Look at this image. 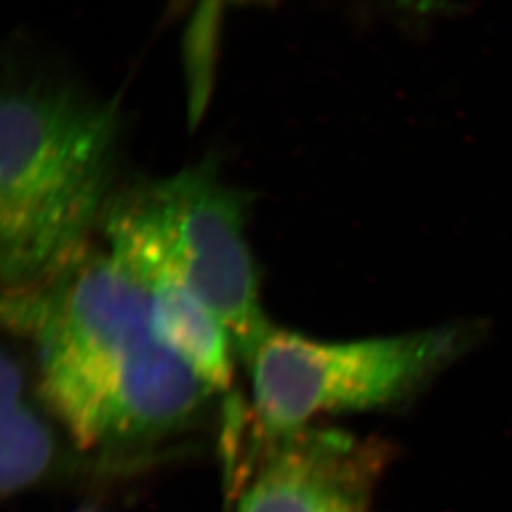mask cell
Instances as JSON below:
<instances>
[{
    "mask_svg": "<svg viewBox=\"0 0 512 512\" xmlns=\"http://www.w3.org/2000/svg\"><path fill=\"white\" fill-rule=\"evenodd\" d=\"M102 224L107 251L121 266L183 282L223 320L246 362L272 325L262 310L239 194L198 166L112 199Z\"/></svg>",
    "mask_w": 512,
    "mask_h": 512,
    "instance_id": "obj_3",
    "label": "cell"
},
{
    "mask_svg": "<svg viewBox=\"0 0 512 512\" xmlns=\"http://www.w3.org/2000/svg\"><path fill=\"white\" fill-rule=\"evenodd\" d=\"M77 512H100L98 509L95 508H80Z\"/></svg>",
    "mask_w": 512,
    "mask_h": 512,
    "instance_id": "obj_8",
    "label": "cell"
},
{
    "mask_svg": "<svg viewBox=\"0 0 512 512\" xmlns=\"http://www.w3.org/2000/svg\"><path fill=\"white\" fill-rule=\"evenodd\" d=\"M464 347L463 330L324 342L271 327L244 362L251 372L259 440L304 430L329 413L405 400Z\"/></svg>",
    "mask_w": 512,
    "mask_h": 512,
    "instance_id": "obj_4",
    "label": "cell"
},
{
    "mask_svg": "<svg viewBox=\"0 0 512 512\" xmlns=\"http://www.w3.org/2000/svg\"><path fill=\"white\" fill-rule=\"evenodd\" d=\"M120 118L67 88L14 87L0 112V274L42 281L85 251L107 214Z\"/></svg>",
    "mask_w": 512,
    "mask_h": 512,
    "instance_id": "obj_2",
    "label": "cell"
},
{
    "mask_svg": "<svg viewBox=\"0 0 512 512\" xmlns=\"http://www.w3.org/2000/svg\"><path fill=\"white\" fill-rule=\"evenodd\" d=\"M2 317L34 343L42 398L82 450L158 441L213 393L161 340L150 295L108 251L88 246L42 281L4 290Z\"/></svg>",
    "mask_w": 512,
    "mask_h": 512,
    "instance_id": "obj_1",
    "label": "cell"
},
{
    "mask_svg": "<svg viewBox=\"0 0 512 512\" xmlns=\"http://www.w3.org/2000/svg\"><path fill=\"white\" fill-rule=\"evenodd\" d=\"M130 272V271H128ZM150 295L151 314L161 340L178 353L213 392L231 387V332L223 320L178 279L163 272H131Z\"/></svg>",
    "mask_w": 512,
    "mask_h": 512,
    "instance_id": "obj_6",
    "label": "cell"
},
{
    "mask_svg": "<svg viewBox=\"0 0 512 512\" xmlns=\"http://www.w3.org/2000/svg\"><path fill=\"white\" fill-rule=\"evenodd\" d=\"M383 464L382 446L342 431L261 440L234 512H370Z\"/></svg>",
    "mask_w": 512,
    "mask_h": 512,
    "instance_id": "obj_5",
    "label": "cell"
},
{
    "mask_svg": "<svg viewBox=\"0 0 512 512\" xmlns=\"http://www.w3.org/2000/svg\"><path fill=\"white\" fill-rule=\"evenodd\" d=\"M2 431H0V489L15 496L34 486L54 461V435L24 398V375L12 355L2 353L0 370Z\"/></svg>",
    "mask_w": 512,
    "mask_h": 512,
    "instance_id": "obj_7",
    "label": "cell"
}]
</instances>
